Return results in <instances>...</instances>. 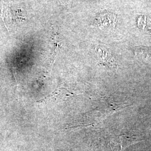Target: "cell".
<instances>
[{"label":"cell","instance_id":"6da1fadb","mask_svg":"<svg viewBox=\"0 0 151 151\" xmlns=\"http://www.w3.org/2000/svg\"><path fill=\"white\" fill-rule=\"evenodd\" d=\"M73 95L74 93L70 91L68 89L63 87H60L39 102L42 103L43 101H47L52 100H58L62 99L63 97L72 96Z\"/></svg>","mask_w":151,"mask_h":151}]
</instances>
